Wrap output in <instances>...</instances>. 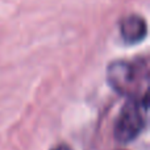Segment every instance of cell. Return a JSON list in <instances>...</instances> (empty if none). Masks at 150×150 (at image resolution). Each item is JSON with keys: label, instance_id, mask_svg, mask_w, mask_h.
Instances as JSON below:
<instances>
[{"label": "cell", "instance_id": "3957f363", "mask_svg": "<svg viewBox=\"0 0 150 150\" xmlns=\"http://www.w3.org/2000/svg\"><path fill=\"white\" fill-rule=\"evenodd\" d=\"M146 32H148L146 21L138 15L127 16L120 24V33L122 40L130 45L142 41L146 36Z\"/></svg>", "mask_w": 150, "mask_h": 150}, {"label": "cell", "instance_id": "277c9868", "mask_svg": "<svg viewBox=\"0 0 150 150\" xmlns=\"http://www.w3.org/2000/svg\"><path fill=\"white\" fill-rule=\"evenodd\" d=\"M52 150H71V149L69 148L67 145H59V146H57V148H54Z\"/></svg>", "mask_w": 150, "mask_h": 150}, {"label": "cell", "instance_id": "6da1fadb", "mask_svg": "<svg viewBox=\"0 0 150 150\" xmlns=\"http://www.w3.org/2000/svg\"><path fill=\"white\" fill-rule=\"evenodd\" d=\"M108 83L117 93L127 98L148 93L149 71L145 59L115 61L107 69Z\"/></svg>", "mask_w": 150, "mask_h": 150}, {"label": "cell", "instance_id": "7a4b0ae2", "mask_svg": "<svg viewBox=\"0 0 150 150\" xmlns=\"http://www.w3.org/2000/svg\"><path fill=\"white\" fill-rule=\"evenodd\" d=\"M148 93L128 98L115 124L116 141L128 144L141 134L148 121Z\"/></svg>", "mask_w": 150, "mask_h": 150}]
</instances>
